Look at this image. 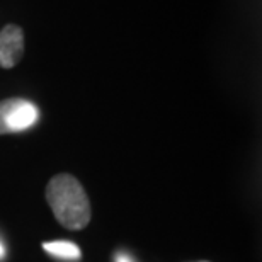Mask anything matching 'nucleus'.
<instances>
[{
	"label": "nucleus",
	"instance_id": "423d86ee",
	"mask_svg": "<svg viewBox=\"0 0 262 262\" xmlns=\"http://www.w3.org/2000/svg\"><path fill=\"white\" fill-rule=\"evenodd\" d=\"M5 255V249H4V245H2V242H0V259H2Z\"/></svg>",
	"mask_w": 262,
	"mask_h": 262
},
{
	"label": "nucleus",
	"instance_id": "f257e3e1",
	"mask_svg": "<svg viewBox=\"0 0 262 262\" xmlns=\"http://www.w3.org/2000/svg\"><path fill=\"white\" fill-rule=\"evenodd\" d=\"M45 196L56 222L63 228L78 232L91 222V199L80 181L72 174H58L51 177L46 186Z\"/></svg>",
	"mask_w": 262,
	"mask_h": 262
},
{
	"label": "nucleus",
	"instance_id": "f03ea898",
	"mask_svg": "<svg viewBox=\"0 0 262 262\" xmlns=\"http://www.w3.org/2000/svg\"><path fill=\"white\" fill-rule=\"evenodd\" d=\"M39 111L33 102L23 97H10L0 101V135L19 133L38 121Z\"/></svg>",
	"mask_w": 262,
	"mask_h": 262
},
{
	"label": "nucleus",
	"instance_id": "7ed1b4c3",
	"mask_svg": "<svg viewBox=\"0 0 262 262\" xmlns=\"http://www.w3.org/2000/svg\"><path fill=\"white\" fill-rule=\"evenodd\" d=\"M24 55V33L19 26L9 24L0 31V67L12 68Z\"/></svg>",
	"mask_w": 262,
	"mask_h": 262
},
{
	"label": "nucleus",
	"instance_id": "20e7f679",
	"mask_svg": "<svg viewBox=\"0 0 262 262\" xmlns=\"http://www.w3.org/2000/svg\"><path fill=\"white\" fill-rule=\"evenodd\" d=\"M43 249L48 254L55 255L58 259H67V260H78L82 257L80 247L72 242H45Z\"/></svg>",
	"mask_w": 262,
	"mask_h": 262
},
{
	"label": "nucleus",
	"instance_id": "39448f33",
	"mask_svg": "<svg viewBox=\"0 0 262 262\" xmlns=\"http://www.w3.org/2000/svg\"><path fill=\"white\" fill-rule=\"evenodd\" d=\"M116 262H133V259H131L129 255H126V254H118Z\"/></svg>",
	"mask_w": 262,
	"mask_h": 262
}]
</instances>
